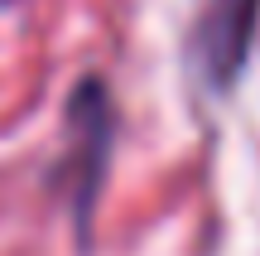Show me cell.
I'll list each match as a JSON object with an SVG mask.
<instances>
[{
  "label": "cell",
  "mask_w": 260,
  "mask_h": 256,
  "mask_svg": "<svg viewBox=\"0 0 260 256\" xmlns=\"http://www.w3.org/2000/svg\"><path fill=\"white\" fill-rule=\"evenodd\" d=\"M260 19V0H207L203 19H198V63L217 87H226L246 63Z\"/></svg>",
  "instance_id": "1"
}]
</instances>
